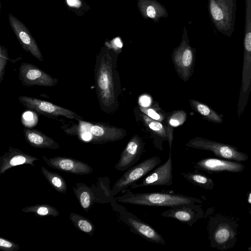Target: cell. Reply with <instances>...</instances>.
<instances>
[{
	"label": "cell",
	"mask_w": 251,
	"mask_h": 251,
	"mask_svg": "<svg viewBox=\"0 0 251 251\" xmlns=\"http://www.w3.org/2000/svg\"><path fill=\"white\" fill-rule=\"evenodd\" d=\"M118 53L107 46L101 48L96 56L94 66L95 86L101 110L107 114L119 108L121 91L119 75L117 70Z\"/></svg>",
	"instance_id": "obj_1"
},
{
	"label": "cell",
	"mask_w": 251,
	"mask_h": 251,
	"mask_svg": "<svg viewBox=\"0 0 251 251\" xmlns=\"http://www.w3.org/2000/svg\"><path fill=\"white\" fill-rule=\"evenodd\" d=\"M66 132L83 141L96 144L117 141L126 135V130L122 128L105 123L84 120L78 121L77 124H73L67 128Z\"/></svg>",
	"instance_id": "obj_2"
},
{
	"label": "cell",
	"mask_w": 251,
	"mask_h": 251,
	"mask_svg": "<svg viewBox=\"0 0 251 251\" xmlns=\"http://www.w3.org/2000/svg\"><path fill=\"white\" fill-rule=\"evenodd\" d=\"M125 194L115 197L118 202L142 206L171 207L185 203H201L202 201L190 196L173 192H160L133 193L126 189Z\"/></svg>",
	"instance_id": "obj_3"
},
{
	"label": "cell",
	"mask_w": 251,
	"mask_h": 251,
	"mask_svg": "<svg viewBox=\"0 0 251 251\" xmlns=\"http://www.w3.org/2000/svg\"><path fill=\"white\" fill-rule=\"evenodd\" d=\"M236 0H208V9L211 20L216 30L231 37L234 31Z\"/></svg>",
	"instance_id": "obj_4"
},
{
	"label": "cell",
	"mask_w": 251,
	"mask_h": 251,
	"mask_svg": "<svg viewBox=\"0 0 251 251\" xmlns=\"http://www.w3.org/2000/svg\"><path fill=\"white\" fill-rule=\"evenodd\" d=\"M171 58L178 76L183 81H187L194 72L196 50L190 44L185 26L183 27L180 43L173 50Z\"/></svg>",
	"instance_id": "obj_5"
},
{
	"label": "cell",
	"mask_w": 251,
	"mask_h": 251,
	"mask_svg": "<svg viewBox=\"0 0 251 251\" xmlns=\"http://www.w3.org/2000/svg\"><path fill=\"white\" fill-rule=\"evenodd\" d=\"M117 202L115 200L111 202L113 209L119 214L120 220L129 226L131 232L151 243L161 245L166 244L164 238L152 226Z\"/></svg>",
	"instance_id": "obj_6"
},
{
	"label": "cell",
	"mask_w": 251,
	"mask_h": 251,
	"mask_svg": "<svg viewBox=\"0 0 251 251\" xmlns=\"http://www.w3.org/2000/svg\"><path fill=\"white\" fill-rule=\"evenodd\" d=\"M161 162L160 156L154 155L127 169L114 183L111 190L113 196L123 192L140 178L146 176Z\"/></svg>",
	"instance_id": "obj_7"
},
{
	"label": "cell",
	"mask_w": 251,
	"mask_h": 251,
	"mask_svg": "<svg viewBox=\"0 0 251 251\" xmlns=\"http://www.w3.org/2000/svg\"><path fill=\"white\" fill-rule=\"evenodd\" d=\"M188 148L211 151L221 158L236 161H244L249 157L233 146L219 143L202 137H196L190 139L186 144Z\"/></svg>",
	"instance_id": "obj_8"
},
{
	"label": "cell",
	"mask_w": 251,
	"mask_h": 251,
	"mask_svg": "<svg viewBox=\"0 0 251 251\" xmlns=\"http://www.w3.org/2000/svg\"><path fill=\"white\" fill-rule=\"evenodd\" d=\"M18 100L25 108L47 117H64L77 121L83 120L81 116L74 111L41 99L29 96H21L18 97Z\"/></svg>",
	"instance_id": "obj_9"
},
{
	"label": "cell",
	"mask_w": 251,
	"mask_h": 251,
	"mask_svg": "<svg viewBox=\"0 0 251 251\" xmlns=\"http://www.w3.org/2000/svg\"><path fill=\"white\" fill-rule=\"evenodd\" d=\"M19 79L23 85L27 87L35 85L52 87L58 82L57 78L52 76L37 66L25 62L20 64Z\"/></svg>",
	"instance_id": "obj_10"
},
{
	"label": "cell",
	"mask_w": 251,
	"mask_h": 251,
	"mask_svg": "<svg viewBox=\"0 0 251 251\" xmlns=\"http://www.w3.org/2000/svg\"><path fill=\"white\" fill-rule=\"evenodd\" d=\"M172 170V150H170L169 157L163 164L155 168L140 183L130 186L129 190L148 186L171 185L173 183Z\"/></svg>",
	"instance_id": "obj_11"
},
{
	"label": "cell",
	"mask_w": 251,
	"mask_h": 251,
	"mask_svg": "<svg viewBox=\"0 0 251 251\" xmlns=\"http://www.w3.org/2000/svg\"><path fill=\"white\" fill-rule=\"evenodd\" d=\"M8 21L23 49L38 61L42 62V54L28 28L21 21L11 14L8 15Z\"/></svg>",
	"instance_id": "obj_12"
},
{
	"label": "cell",
	"mask_w": 251,
	"mask_h": 251,
	"mask_svg": "<svg viewBox=\"0 0 251 251\" xmlns=\"http://www.w3.org/2000/svg\"><path fill=\"white\" fill-rule=\"evenodd\" d=\"M161 215L175 219L191 226L196 221L203 217L204 212L201 205L185 203L169 207Z\"/></svg>",
	"instance_id": "obj_13"
},
{
	"label": "cell",
	"mask_w": 251,
	"mask_h": 251,
	"mask_svg": "<svg viewBox=\"0 0 251 251\" xmlns=\"http://www.w3.org/2000/svg\"><path fill=\"white\" fill-rule=\"evenodd\" d=\"M144 147L143 139L138 135H134L122 152L115 168L118 171H124L134 165L143 153Z\"/></svg>",
	"instance_id": "obj_14"
},
{
	"label": "cell",
	"mask_w": 251,
	"mask_h": 251,
	"mask_svg": "<svg viewBox=\"0 0 251 251\" xmlns=\"http://www.w3.org/2000/svg\"><path fill=\"white\" fill-rule=\"evenodd\" d=\"M44 162L52 168L76 175H85L92 172V168L88 164L69 157L55 156L48 158L43 156Z\"/></svg>",
	"instance_id": "obj_15"
},
{
	"label": "cell",
	"mask_w": 251,
	"mask_h": 251,
	"mask_svg": "<svg viewBox=\"0 0 251 251\" xmlns=\"http://www.w3.org/2000/svg\"><path fill=\"white\" fill-rule=\"evenodd\" d=\"M237 162L218 158H206L200 160L193 164L196 170L203 171L208 173L222 172L240 173L244 170L245 166Z\"/></svg>",
	"instance_id": "obj_16"
},
{
	"label": "cell",
	"mask_w": 251,
	"mask_h": 251,
	"mask_svg": "<svg viewBox=\"0 0 251 251\" xmlns=\"http://www.w3.org/2000/svg\"><path fill=\"white\" fill-rule=\"evenodd\" d=\"M38 160L36 157L10 147L0 158V174H4L7 170L18 165L29 164L34 167V162Z\"/></svg>",
	"instance_id": "obj_17"
},
{
	"label": "cell",
	"mask_w": 251,
	"mask_h": 251,
	"mask_svg": "<svg viewBox=\"0 0 251 251\" xmlns=\"http://www.w3.org/2000/svg\"><path fill=\"white\" fill-rule=\"evenodd\" d=\"M137 9L142 17L158 23L161 18H166L169 13L163 4L156 0H137Z\"/></svg>",
	"instance_id": "obj_18"
},
{
	"label": "cell",
	"mask_w": 251,
	"mask_h": 251,
	"mask_svg": "<svg viewBox=\"0 0 251 251\" xmlns=\"http://www.w3.org/2000/svg\"><path fill=\"white\" fill-rule=\"evenodd\" d=\"M23 134L27 143L34 148L53 150L60 148L55 140L37 129L25 127Z\"/></svg>",
	"instance_id": "obj_19"
},
{
	"label": "cell",
	"mask_w": 251,
	"mask_h": 251,
	"mask_svg": "<svg viewBox=\"0 0 251 251\" xmlns=\"http://www.w3.org/2000/svg\"><path fill=\"white\" fill-rule=\"evenodd\" d=\"M143 121L147 126L155 135L160 138L163 141L167 140L169 144L170 150H172L173 140V128L166 126L159 121L152 119L146 115L142 116Z\"/></svg>",
	"instance_id": "obj_20"
},
{
	"label": "cell",
	"mask_w": 251,
	"mask_h": 251,
	"mask_svg": "<svg viewBox=\"0 0 251 251\" xmlns=\"http://www.w3.org/2000/svg\"><path fill=\"white\" fill-rule=\"evenodd\" d=\"M189 102L192 109L200 114L204 119L215 124L223 123L222 115L207 105L192 99L189 100Z\"/></svg>",
	"instance_id": "obj_21"
},
{
	"label": "cell",
	"mask_w": 251,
	"mask_h": 251,
	"mask_svg": "<svg viewBox=\"0 0 251 251\" xmlns=\"http://www.w3.org/2000/svg\"><path fill=\"white\" fill-rule=\"evenodd\" d=\"M181 176L187 181L195 185L207 190L213 189V180L205 175L199 172L198 170L192 172H182Z\"/></svg>",
	"instance_id": "obj_22"
},
{
	"label": "cell",
	"mask_w": 251,
	"mask_h": 251,
	"mask_svg": "<svg viewBox=\"0 0 251 251\" xmlns=\"http://www.w3.org/2000/svg\"><path fill=\"white\" fill-rule=\"evenodd\" d=\"M41 172L50 185L57 192L65 193L67 191V183L63 177L59 174L50 172L45 167H41Z\"/></svg>",
	"instance_id": "obj_23"
},
{
	"label": "cell",
	"mask_w": 251,
	"mask_h": 251,
	"mask_svg": "<svg viewBox=\"0 0 251 251\" xmlns=\"http://www.w3.org/2000/svg\"><path fill=\"white\" fill-rule=\"evenodd\" d=\"M23 212H32L37 216H58L59 211L56 208L47 204H36L25 207L22 209Z\"/></svg>",
	"instance_id": "obj_24"
},
{
	"label": "cell",
	"mask_w": 251,
	"mask_h": 251,
	"mask_svg": "<svg viewBox=\"0 0 251 251\" xmlns=\"http://www.w3.org/2000/svg\"><path fill=\"white\" fill-rule=\"evenodd\" d=\"M69 217L77 228L91 236L93 235L95 228L90 220L75 213H71Z\"/></svg>",
	"instance_id": "obj_25"
},
{
	"label": "cell",
	"mask_w": 251,
	"mask_h": 251,
	"mask_svg": "<svg viewBox=\"0 0 251 251\" xmlns=\"http://www.w3.org/2000/svg\"><path fill=\"white\" fill-rule=\"evenodd\" d=\"M232 231L227 225L220 226L212 232L210 233L211 243L224 244L231 238Z\"/></svg>",
	"instance_id": "obj_26"
},
{
	"label": "cell",
	"mask_w": 251,
	"mask_h": 251,
	"mask_svg": "<svg viewBox=\"0 0 251 251\" xmlns=\"http://www.w3.org/2000/svg\"><path fill=\"white\" fill-rule=\"evenodd\" d=\"M86 188H81L75 190L74 189V193L79 200L82 208L87 211L92 203V197L91 193L88 191V187L85 186Z\"/></svg>",
	"instance_id": "obj_27"
},
{
	"label": "cell",
	"mask_w": 251,
	"mask_h": 251,
	"mask_svg": "<svg viewBox=\"0 0 251 251\" xmlns=\"http://www.w3.org/2000/svg\"><path fill=\"white\" fill-rule=\"evenodd\" d=\"M187 118L186 113L183 110L174 112L168 119L169 126L173 128L182 125Z\"/></svg>",
	"instance_id": "obj_28"
},
{
	"label": "cell",
	"mask_w": 251,
	"mask_h": 251,
	"mask_svg": "<svg viewBox=\"0 0 251 251\" xmlns=\"http://www.w3.org/2000/svg\"><path fill=\"white\" fill-rule=\"evenodd\" d=\"M8 60V51L5 47L1 46L0 48V83L4 79L5 68Z\"/></svg>",
	"instance_id": "obj_29"
},
{
	"label": "cell",
	"mask_w": 251,
	"mask_h": 251,
	"mask_svg": "<svg viewBox=\"0 0 251 251\" xmlns=\"http://www.w3.org/2000/svg\"><path fill=\"white\" fill-rule=\"evenodd\" d=\"M140 109L143 113L152 119L159 122L162 121L164 119V117L162 114L154 108L149 107H144L140 106Z\"/></svg>",
	"instance_id": "obj_30"
},
{
	"label": "cell",
	"mask_w": 251,
	"mask_h": 251,
	"mask_svg": "<svg viewBox=\"0 0 251 251\" xmlns=\"http://www.w3.org/2000/svg\"><path fill=\"white\" fill-rule=\"evenodd\" d=\"M0 249L4 251H17L20 247L17 244L0 237Z\"/></svg>",
	"instance_id": "obj_31"
},
{
	"label": "cell",
	"mask_w": 251,
	"mask_h": 251,
	"mask_svg": "<svg viewBox=\"0 0 251 251\" xmlns=\"http://www.w3.org/2000/svg\"><path fill=\"white\" fill-rule=\"evenodd\" d=\"M151 102V98L147 95L141 96L139 99V103L141 107H149Z\"/></svg>",
	"instance_id": "obj_32"
}]
</instances>
